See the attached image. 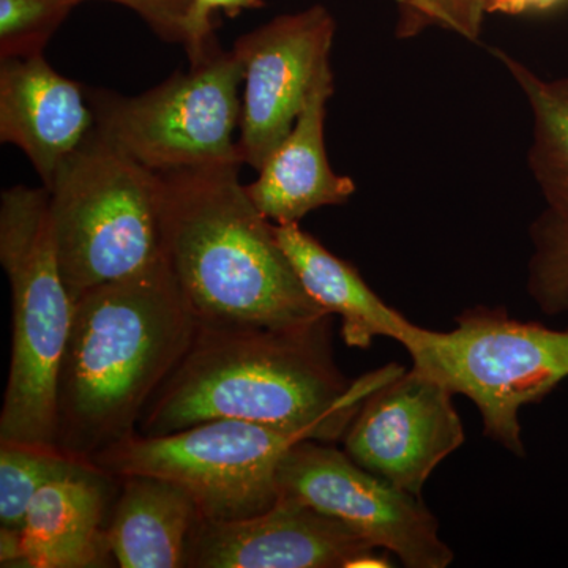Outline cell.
I'll return each mask as SVG.
<instances>
[{
  "instance_id": "obj_1",
  "label": "cell",
  "mask_w": 568,
  "mask_h": 568,
  "mask_svg": "<svg viewBox=\"0 0 568 568\" xmlns=\"http://www.w3.org/2000/svg\"><path fill=\"white\" fill-rule=\"evenodd\" d=\"M403 369L388 365L349 383L335 364L331 316L282 328L197 325L136 433L166 436L234 418L331 444L343 439L366 396Z\"/></svg>"
},
{
  "instance_id": "obj_2",
  "label": "cell",
  "mask_w": 568,
  "mask_h": 568,
  "mask_svg": "<svg viewBox=\"0 0 568 568\" xmlns=\"http://www.w3.org/2000/svg\"><path fill=\"white\" fill-rule=\"evenodd\" d=\"M197 321L164 261L74 301L55 387V447L78 459L136 433Z\"/></svg>"
},
{
  "instance_id": "obj_3",
  "label": "cell",
  "mask_w": 568,
  "mask_h": 568,
  "mask_svg": "<svg viewBox=\"0 0 568 568\" xmlns=\"http://www.w3.org/2000/svg\"><path fill=\"white\" fill-rule=\"evenodd\" d=\"M241 166L159 171L163 261L197 325L282 328L332 316L306 293Z\"/></svg>"
},
{
  "instance_id": "obj_4",
  "label": "cell",
  "mask_w": 568,
  "mask_h": 568,
  "mask_svg": "<svg viewBox=\"0 0 568 568\" xmlns=\"http://www.w3.org/2000/svg\"><path fill=\"white\" fill-rule=\"evenodd\" d=\"M0 263L9 276L13 306L0 444L55 447V387L74 301L55 253L44 186L18 185L2 193Z\"/></svg>"
},
{
  "instance_id": "obj_5",
  "label": "cell",
  "mask_w": 568,
  "mask_h": 568,
  "mask_svg": "<svg viewBox=\"0 0 568 568\" xmlns=\"http://www.w3.org/2000/svg\"><path fill=\"white\" fill-rule=\"evenodd\" d=\"M47 190L55 253L73 301L163 260L160 175L97 126Z\"/></svg>"
},
{
  "instance_id": "obj_6",
  "label": "cell",
  "mask_w": 568,
  "mask_h": 568,
  "mask_svg": "<svg viewBox=\"0 0 568 568\" xmlns=\"http://www.w3.org/2000/svg\"><path fill=\"white\" fill-rule=\"evenodd\" d=\"M407 353L414 366L467 396L480 410L485 436L521 458L519 409L568 377V328L511 320L491 306L465 310L454 331L425 328Z\"/></svg>"
},
{
  "instance_id": "obj_7",
  "label": "cell",
  "mask_w": 568,
  "mask_h": 568,
  "mask_svg": "<svg viewBox=\"0 0 568 568\" xmlns=\"http://www.w3.org/2000/svg\"><path fill=\"white\" fill-rule=\"evenodd\" d=\"M297 436L271 426L216 418L171 433H138L89 462L115 477L152 476L186 489L212 521L268 510L280 497L278 467Z\"/></svg>"
},
{
  "instance_id": "obj_8",
  "label": "cell",
  "mask_w": 568,
  "mask_h": 568,
  "mask_svg": "<svg viewBox=\"0 0 568 568\" xmlns=\"http://www.w3.org/2000/svg\"><path fill=\"white\" fill-rule=\"evenodd\" d=\"M244 70L234 51L216 47L205 61L136 97L91 92L95 126L149 170L242 163L235 130ZM244 164V163H242Z\"/></svg>"
},
{
  "instance_id": "obj_9",
  "label": "cell",
  "mask_w": 568,
  "mask_h": 568,
  "mask_svg": "<svg viewBox=\"0 0 568 568\" xmlns=\"http://www.w3.org/2000/svg\"><path fill=\"white\" fill-rule=\"evenodd\" d=\"M280 495L297 497L392 552L407 568H446L454 552L420 496L396 488L328 443L304 439L278 467Z\"/></svg>"
},
{
  "instance_id": "obj_10",
  "label": "cell",
  "mask_w": 568,
  "mask_h": 568,
  "mask_svg": "<svg viewBox=\"0 0 568 568\" xmlns=\"http://www.w3.org/2000/svg\"><path fill=\"white\" fill-rule=\"evenodd\" d=\"M336 24L323 6L282 14L235 41L244 70L242 163L260 171L293 130L321 71L331 65Z\"/></svg>"
},
{
  "instance_id": "obj_11",
  "label": "cell",
  "mask_w": 568,
  "mask_h": 568,
  "mask_svg": "<svg viewBox=\"0 0 568 568\" xmlns=\"http://www.w3.org/2000/svg\"><path fill=\"white\" fill-rule=\"evenodd\" d=\"M454 392L413 365L366 396L343 443L358 466L422 497L440 463L465 444Z\"/></svg>"
},
{
  "instance_id": "obj_12",
  "label": "cell",
  "mask_w": 568,
  "mask_h": 568,
  "mask_svg": "<svg viewBox=\"0 0 568 568\" xmlns=\"http://www.w3.org/2000/svg\"><path fill=\"white\" fill-rule=\"evenodd\" d=\"M381 548L294 496L234 521L201 518L186 568H365L390 566Z\"/></svg>"
},
{
  "instance_id": "obj_13",
  "label": "cell",
  "mask_w": 568,
  "mask_h": 568,
  "mask_svg": "<svg viewBox=\"0 0 568 568\" xmlns=\"http://www.w3.org/2000/svg\"><path fill=\"white\" fill-rule=\"evenodd\" d=\"M121 477L77 459L33 497L20 536V568L112 567L108 526Z\"/></svg>"
},
{
  "instance_id": "obj_14",
  "label": "cell",
  "mask_w": 568,
  "mask_h": 568,
  "mask_svg": "<svg viewBox=\"0 0 568 568\" xmlns=\"http://www.w3.org/2000/svg\"><path fill=\"white\" fill-rule=\"evenodd\" d=\"M93 126L89 95L43 54L0 59V141L28 155L44 189Z\"/></svg>"
},
{
  "instance_id": "obj_15",
  "label": "cell",
  "mask_w": 568,
  "mask_h": 568,
  "mask_svg": "<svg viewBox=\"0 0 568 568\" xmlns=\"http://www.w3.org/2000/svg\"><path fill=\"white\" fill-rule=\"evenodd\" d=\"M334 71H321L293 130L267 156L246 192L274 224L301 223L310 212L346 204L355 193L349 175L336 174L325 149V115L334 95Z\"/></svg>"
},
{
  "instance_id": "obj_16",
  "label": "cell",
  "mask_w": 568,
  "mask_h": 568,
  "mask_svg": "<svg viewBox=\"0 0 568 568\" xmlns=\"http://www.w3.org/2000/svg\"><path fill=\"white\" fill-rule=\"evenodd\" d=\"M276 239L290 257L306 293L328 315L342 316L346 346L368 349L377 336L413 349L425 328L388 306L362 275L342 257L328 252L301 224H274Z\"/></svg>"
},
{
  "instance_id": "obj_17",
  "label": "cell",
  "mask_w": 568,
  "mask_h": 568,
  "mask_svg": "<svg viewBox=\"0 0 568 568\" xmlns=\"http://www.w3.org/2000/svg\"><path fill=\"white\" fill-rule=\"evenodd\" d=\"M201 518L192 495L174 481L121 477L108 526L112 558L122 568H186Z\"/></svg>"
},
{
  "instance_id": "obj_18",
  "label": "cell",
  "mask_w": 568,
  "mask_h": 568,
  "mask_svg": "<svg viewBox=\"0 0 568 568\" xmlns=\"http://www.w3.org/2000/svg\"><path fill=\"white\" fill-rule=\"evenodd\" d=\"M532 112L528 163L547 207L568 212V78L547 80L514 55L495 51Z\"/></svg>"
},
{
  "instance_id": "obj_19",
  "label": "cell",
  "mask_w": 568,
  "mask_h": 568,
  "mask_svg": "<svg viewBox=\"0 0 568 568\" xmlns=\"http://www.w3.org/2000/svg\"><path fill=\"white\" fill-rule=\"evenodd\" d=\"M77 459L55 447L0 444V566L17 564L33 497Z\"/></svg>"
},
{
  "instance_id": "obj_20",
  "label": "cell",
  "mask_w": 568,
  "mask_h": 568,
  "mask_svg": "<svg viewBox=\"0 0 568 568\" xmlns=\"http://www.w3.org/2000/svg\"><path fill=\"white\" fill-rule=\"evenodd\" d=\"M526 287L541 313H568V212L545 209L529 227Z\"/></svg>"
},
{
  "instance_id": "obj_21",
  "label": "cell",
  "mask_w": 568,
  "mask_h": 568,
  "mask_svg": "<svg viewBox=\"0 0 568 568\" xmlns=\"http://www.w3.org/2000/svg\"><path fill=\"white\" fill-rule=\"evenodd\" d=\"M73 7L70 0H0V59L43 54Z\"/></svg>"
},
{
  "instance_id": "obj_22",
  "label": "cell",
  "mask_w": 568,
  "mask_h": 568,
  "mask_svg": "<svg viewBox=\"0 0 568 568\" xmlns=\"http://www.w3.org/2000/svg\"><path fill=\"white\" fill-rule=\"evenodd\" d=\"M399 39H410L428 28L455 32L469 41L480 39L487 0H398Z\"/></svg>"
},
{
  "instance_id": "obj_23",
  "label": "cell",
  "mask_w": 568,
  "mask_h": 568,
  "mask_svg": "<svg viewBox=\"0 0 568 568\" xmlns=\"http://www.w3.org/2000/svg\"><path fill=\"white\" fill-rule=\"evenodd\" d=\"M263 0H193L185 22V48L190 65H197L219 47L213 37L212 17L216 11H224L227 17H235L242 10L260 9Z\"/></svg>"
},
{
  "instance_id": "obj_24",
  "label": "cell",
  "mask_w": 568,
  "mask_h": 568,
  "mask_svg": "<svg viewBox=\"0 0 568 568\" xmlns=\"http://www.w3.org/2000/svg\"><path fill=\"white\" fill-rule=\"evenodd\" d=\"M74 6L84 0H70ZM129 7L168 43H185V22L193 0H110Z\"/></svg>"
},
{
  "instance_id": "obj_25",
  "label": "cell",
  "mask_w": 568,
  "mask_h": 568,
  "mask_svg": "<svg viewBox=\"0 0 568 568\" xmlns=\"http://www.w3.org/2000/svg\"><path fill=\"white\" fill-rule=\"evenodd\" d=\"M564 0H487L488 11L523 13L528 10H544L558 6Z\"/></svg>"
}]
</instances>
